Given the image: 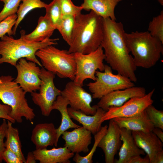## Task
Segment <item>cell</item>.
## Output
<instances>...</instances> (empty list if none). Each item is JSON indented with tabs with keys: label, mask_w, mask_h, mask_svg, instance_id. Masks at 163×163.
<instances>
[{
	"label": "cell",
	"mask_w": 163,
	"mask_h": 163,
	"mask_svg": "<svg viewBox=\"0 0 163 163\" xmlns=\"http://www.w3.org/2000/svg\"><path fill=\"white\" fill-rule=\"evenodd\" d=\"M103 21L104 34L101 46L105 60L118 74L136 82L137 67L127 47L123 24L109 18H103Z\"/></svg>",
	"instance_id": "obj_1"
},
{
	"label": "cell",
	"mask_w": 163,
	"mask_h": 163,
	"mask_svg": "<svg viewBox=\"0 0 163 163\" xmlns=\"http://www.w3.org/2000/svg\"><path fill=\"white\" fill-rule=\"evenodd\" d=\"M75 25L68 51L86 54L96 50L103 39V18L93 11L75 17Z\"/></svg>",
	"instance_id": "obj_2"
},
{
	"label": "cell",
	"mask_w": 163,
	"mask_h": 163,
	"mask_svg": "<svg viewBox=\"0 0 163 163\" xmlns=\"http://www.w3.org/2000/svg\"><path fill=\"white\" fill-rule=\"evenodd\" d=\"M25 33L24 30H22L20 31V37L18 39L6 35L1 38L0 64L7 63L15 66L20 59L25 58L27 60L43 67L36 58V52L48 46L57 44L59 39L49 38L39 42H31L25 38Z\"/></svg>",
	"instance_id": "obj_3"
},
{
	"label": "cell",
	"mask_w": 163,
	"mask_h": 163,
	"mask_svg": "<svg viewBox=\"0 0 163 163\" xmlns=\"http://www.w3.org/2000/svg\"><path fill=\"white\" fill-rule=\"evenodd\" d=\"M129 50L137 67L149 69L154 66L163 54V43L148 31L126 33Z\"/></svg>",
	"instance_id": "obj_4"
},
{
	"label": "cell",
	"mask_w": 163,
	"mask_h": 163,
	"mask_svg": "<svg viewBox=\"0 0 163 163\" xmlns=\"http://www.w3.org/2000/svg\"><path fill=\"white\" fill-rule=\"evenodd\" d=\"M26 93L11 76H0V99L11 107L10 117L19 123L23 117L33 124L35 115L28 104Z\"/></svg>",
	"instance_id": "obj_5"
},
{
	"label": "cell",
	"mask_w": 163,
	"mask_h": 163,
	"mask_svg": "<svg viewBox=\"0 0 163 163\" xmlns=\"http://www.w3.org/2000/svg\"><path fill=\"white\" fill-rule=\"evenodd\" d=\"M35 55L40 59L42 66L47 70L60 78L74 80L76 72L74 53L50 45L38 50Z\"/></svg>",
	"instance_id": "obj_6"
},
{
	"label": "cell",
	"mask_w": 163,
	"mask_h": 163,
	"mask_svg": "<svg viewBox=\"0 0 163 163\" xmlns=\"http://www.w3.org/2000/svg\"><path fill=\"white\" fill-rule=\"evenodd\" d=\"M95 76V81L86 85L94 99H100L113 91L135 86L128 78L118 73L113 74L111 67L107 65H105L104 71L97 70Z\"/></svg>",
	"instance_id": "obj_7"
},
{
	"label": "cell",
	"mask_w": 163,
	"mask_h": 163,
	"mask_svg": "<svg viewBox=\"0 0 163 163\" xmlns=\"http://www.w3.org/2000/svg\"><path fill=\"white\" fill-rule=\"evenodd\" d=\"M76 72L74 82L83 86L87 79L94 81L96 79L95 72L97 70L104 71L105 65L103 61L105 56L103 48L100 46L95 50L86 54L75 53Z\"/></svg>",
	"instance_id": "obj_8"
},
{
	"label": "cell",
	"mask_w": 163,
	"mask_h": 163,
	"mask_svg": "<svg viewBox=\"0 0 163 163\" xmlns=\"http://www.w3.org/2000/svg\"><path fill=\"white\" fill-rule=\"evenodd\" d=\"M55 75L43 67L40 70V77L41 83L39 92L31 93L35 104L40 107L42 115L48 117L52 110V107L57 97L61 95V91L57 88L54 83Z\"/></svg>",
	"instance_id": "obj_9"
},
{
	"label": "cell",
	"mask_w": 163,
	"mask_h": 163,
	"mask_svg": "<svg viewBox=\"0 0 163 163\" xmlns=\"http://www.w3.org/2000/svg\"><path fill=\"white\" fill-rule=\"evenodd\" d=\"M155 91L154 88L143 97L131 98L121 106L110 107L101 117L100 122L102 123L116 117H130L140 113L153 103L152 97Z\"/></svg>",
	"instance_id": "obj_10"
},
{
	"label": "cell",
	"mask_w": 163,
	"mask_h": 163,
	"mask_svg": "<svg viewBox=\"0 0 163 163\" xmlns=\"http://www.w3.org/2000/svg\"><path fill=\"white\" fill-rule=\"evenodd\" d=\"M67 100L70 107L79 110L88 115H93L98 107L97 105L91 106L92 97L82 86L77 85L72 81L68 82L61 95Z\"/></svg>",
	"instance_id": "obj_11"
},
{
	"label": "cell",
	"mask_w": 163,
	"mask_h": 163,
	"mask_svg": "<svg viewBox=\"0 0 163 163\" xmlns=\"http://www.w3.org/2000/svg\"><path fill=\"white\" fill-rule=\"evenodd\" d=\"M34 62L21 58L15 66L17 75L14 81L26 93L39 90L41 83L40 77L41 69Z\"/></svg>",
	"instance_id": "obj_12"
},
{
	"label": "cell",
	"mask_w": 163,
	"mask_h": 163,
	"mask_svg": "<svg viewBox=\"0 0 163 163\" xmlns=\"http://www.w3.org/2000/svg\"><path fill=\"white\" fill-rule=\"evenodd\" d=\"M110 120L107 132L97 146L104 153L106 163L114 162L115 155L122 145L120 128L113 119Z\"/></svg>",
	"instance_id": "obj_13"
},
{
	"label": "cell",
	"mask_w": 163,
	"mask_h": 163,
	"mask_svg": "<svg viewBox=\"0 0 163 163\" xmlns=\"http://www.w3.org/2000/svg\"><path fill=\"white\" fill-rule=\"evenodd\" d=\"M146 93V90L144 87L135 86L117 90L102 97L97 105L107 111L111 107L121 106L131 98L143 97Z\"/></svg>",
	"instance_id": "obj_14"
},
{
	"label": "cell",
	"mask_w": 163,
	"mask_h": 163,
	"mask_svg": "<svg viewBox=\"0 0 163 163\" xmlns=\"http://www.w3.org/2000/svg\"><path fill=\"white\" fill-rule=\"evenodd\" d=\"M65 141L64 146L71 152L88 153V146L91 143V133L83 126L75 128L71 131H66L62 134Z\"/></svg>",
	"instance_id": "obj_15"
},
{
	"label": "cell",
	"mask_w": 163,
	"mask_h": 163,
	"mask_svg": "<svg viewBox=\"0 0 163 163\" xmlns=\"http://www.w3.org/2000/svg\"><path fill=\"white\" fill-rule=\"evenodd\" d=\"M31 140L36 149H47L49 146H57V132L52 123L37 124L32 131Z\"/></svg>",
	"instance_id": "obj_16"
},
{
	"label": "cell",
	"mask_w": 163,
	"mask_h": 163,
	"mask_svg": "<svg viewBox=\"0 0 163 163\" xmlns=\"http://www.w3.org/2000/svg\"><path fill=\"white\" fill-rule=\"evenodd\" d=\"M132 133L137 145L147 154L150 163H154L157 153L163 150V142L152 131H132Z\"/></svg>",
	"instance_id": "obj_17"
},
{
	"label": "cell",
	"mask_w": 163,
	"mask_h": 163,
	"mask_svg": "<svg viewBox=\"0 0 163 163\" xmlns=\"http://www.w3.org/2000/svg\"><path fill=\"white\" fill-rule=\"evenodd\" d=\"M120 138L123 143L119 149V158L116 163H127L132 157L145 155V152L136 144L132 131L122 128H120Z\"/></svg>",
	"instance_id": "obj_18"
},
{
	"label": "cell",
	"mask_w": 163,
	"mask_h": 163,
	"mask_svg": "<svg viewBox=\"0 0 163 163\" xmlns=\"http://www.w3.org/2000/svg\"><path fill=\"white\" fill-rule=\"evenodd\" d=\"M36 160L40 163H70L74 153L66 147L36 149L33 152Z\"/></svg>",
	"instance_id": "obj_19"
},
{
	"label": "cell",
	"mask_w": 163,
	"mask_h": 163,
	"mask_svg": "<svg viewBox=\"0 0 163 163\" xmlns=\"http://www.w3.org/2000/svg\"><path fill=\"white\" fill-rule=\"evenodd\" d=\"M71 118L82 124L85 128L94 135L100 130L102 123L100 122L101 117L106 112L98 107L97 111L93 115H88L79 110H75L71 107L67 108Z\"/></svg>",
	"instance_id": "obj_20"
},
{
	"label": "cell",
	"mask_w": 163,
	"mask_h": 163,
	"mask_svg": "<svg viewBox=\"0 0 163 163\" xmlns=\"http://www.w3.org/2000/svg\"><path fill=\"white\" fill-rule=\"evenodd\" d=\"M113 119L121 128L132 131H152L154 126L149 120L145 110L140 113L129 117H116Z\"/></svg>",
	"instance_id": "obj_21"
},
{
	"label": "cell",
	"mask_w": 163,
	"mask_h": 163,
	"mask_svg": "<svg viewBox=\"0 0 163 163\" xmlns=\"http://www.w3.org/2000/svg\"><path fill=\"white\" fill-rule=\"evenodd\" d=\"M122 0H84L81 6L83 9L92 11L103 18H110L116 21L114 10Z\"/></svg>",
	"instance_id": "obj_22"
},
{
	"label": "cell",
	"mask_w": 163,
	"mask_h": 163,
	"mask_svg": "<svg viewBox=\"0 0 163 163\" xmlns=\"http://www.w3.org/2000/svg\"><path fill=\"white\" fill-rule=\"evenodd\" d=\"M69 105L68 101L61 95L58 96L52 106V110H58L61 116V121L59 127L56 129L57 142L63 133L70 128H76L81 126L75 123L72 120L67 110V106Z\"/></svg>",
	"instance_id": "obj_23"
},
{
	"label": "cell",
	"mask_w": 163,
	"mask_h": 163,
	"mask_svg": "<svg viewBox=\"0 0 163 163\" xmlns=\"http://www.w3.org/2000/svg\"><path fill=\"white\" fill-rule=\"evenodd\" d=\"M56 30L45 16L40 17L35 29L31 33L25 34V38L33 42H39L50 38Z\"/></svg>",
	"instance_id": "obj_24"
},
{
	"label": "cell",
	"mask_w": 163,
	"mask_h": 163,
	"mask_svg": "<svg viewBox=\"0 0 163 163\" xmlns=\"http://www.w3.org/2000/svg\"><path fill=\"white\" fill-rule=\"evenodd\" d=\"M7 122L8 126L5 136L6 139L4 142L5 147L16 153L23 163H25L26 159L22 151L18 130L13 127L11 122L7 120Z\"/></svg>",
	"instance_id": "obj_25"
},
{
	"label": "cell",
	"mask_w": 163,
	"mask_h": 163,
	"mask_svg": "<svg viewBox=\"0 0 163 163\" xmlns=\"http://www.w3.org/2000/svg\"><path fill=\"white\" fill-rule=\"evenodd\" d=\"M21 2L16 12L17 18L12 29L14 35L20 23L29 12L37 8H45L47 5L41 0H21Z\"/></svg>",
	"instance_id": "obj_26"
},
{
	"label": "cell",
	"mask_w": 163,
	"mask_h": 163,
	"mask_svg": "<svg viewBox=\"0 0 163 163\" xmlns=\"http://www.w3.org/2000/svg\"><path fill=\"white\" fill-rule=\"evenodd\" d=\"M75 25V17L65 15H62L61 22L57 29L64 40L69 46L72 43Z\"/></svg>",
	"instance_id": "obj_27"
},
{
	"label": "cell",
	"mask_w": 163,
	"mask_h": 163,
	"mask_svg": "<svg viewBox=\"0 0 163 163\" xmlns=\"http://www.w3.org/2000/svg\"><path fill=\"white\" fill-rule=\"evenodd\" d=\"M45 17L50 21L52 25L57 29L61 22L62 15L59 4L57 0H53L45 8Z\"/></svg>",
	"instance_id": "obj_28"
},
{
	"label": "cell",
	"mask_w": 163,
	"mask_h": 163,
	"mask_svg": "<svg viewBox=\"0 0 163 163\" xmlns=\"http://www.w3.org/2000/svg\"><path fill=\"white\" fill-rule=\"evenodd\" d=\"M108 126L106 125L102 126L99 131L94 134V143L93 145L88 154L86 155L82 156H81L79 153H75L74 155L73 160L76 163H92V158L98 145L103 136L106 133Z\"/></svg>",
	"instance_id": "obj_29"
},
{
	"label": "cell",
	"mask_w": 163,
	"mask_h": 163,
	"mask_svg": "<svg viewBox=\"0 0 163 163\" xmlns=\"http://www.w3.org/2000/svg\"><path fill=\"white\" fill-rule=\"evenodd\" d=\"M148 31L153 37L160 40L163 43V11L153 18L149 25Z\"/></svg>",
	"instance_id": "obj_30"
},
{
	"label": "cell",
	"mask_w": 163,
	"mask_h": 163,
	"mask_svg": "<svg viewBox=\"0 0 163 163\" xmlns=\"http://www.w3.org/2000/svg\"><path fill=\"white\" fill-rule=\"evenodd\" d=\"M148 117L154 127L163 130V111L156 109L152 104L145 109Z\"/></svg>",
	"instance_id": "obj_31"
},
{
	"label": "cell",
	"mask_w": 163,
	"mask_h": 163,
	"mask_svg": "<svg viewBox=\"0 0 163 163\" xmlns=\"http://www.w3.org/2000/svg\"><path fill=\"white\" fill-rule=\"evenodd\" d=\"M4 3L0 12V22L8 16L16 13L21 0H0Z\"/></svg>",
	"instance_id": "obj_32"
},
{
	"label": "cell",
	"mask_w": 163,
	"mask_h": 163,
	"mask_svg": "<svg viewBox=\"0 0 163 163\" xmlns=\"http://www.w3.org/2000/svg\"><path fill=\"white\" fill-rule=\"evenodd\" d=\"M62 15H69L75 17L81 13L83 10L81 6H77L74 4L71 0H57Z\"/></svg>",
	"instance_id": "obj_33"
},
{
	"label": "cell",
	"mask_w": 163,
	"mask_h": 163,
	"mask_svg": "<svg viewBox=\"0 0 163 163\" xmlns=\"http://www.w3.org/2000/svg\"><path fill=\"white\" fill-rule=\"evenodd\" d=\"M17 18L16 13L10 15L0 22V37L7 34L8 36L13 35L12 27L15 25Z\"/></svg>",
	"instance_id": "obj_34"
},
{
	"label": "cell",
	"mask_w": 163,
	"mask_h": 163,
	"mask_svg": "<svg viewBox=\"0 0 163 163\" xmlns=\"http://www.w3.org/2000/svg\"><path fill=\"white\" fill-rule=\"evenodd\" d=\"M3 160L7 163H23L20 157L15 153L5 148L2 155Z\"/></svg>",
	"instance_id": "obj_35"
},
{
	"label": "cell",
	"mask_w": 163,
	"mask_h": 163,
	"mask_svg": "<svg viewBox=\"0 0 163 163\" xmlns=\"http://www.w3.org/2000/svg\"><path fill=\"white\" fill-rule=\"evenodd\" d=\"M7 126L6 120L3 119V122L0 125V163L2 161V155L5 149L4 139L5 138Z\"/></svg>",
	"instance_id": "obj_36"
},
{
	"label": "cell",
	"mask_w": 163,
	"mask_h": 163,
	"mask_svg": "<svg viewBox=\"0 0 163 163\" xmlns=\"http://www.w3.org/2000/svg\"><path fill=\"white\" fill-rule=\"evenodd\" d=\"M0 100V118L5 119L14 123L16 121L10 116L11 110V107L7 104H1Z\"/></svg>",
	"instance_id": "obj_37"
},
{
	"label": "cell",
	"mask_w": 163,
	"mask_h": 163,
	"mask_svg": "<svg viewBox=\"0 0 163 163\" xmlns=\"http://www.w3.org/2000/svg\"><path fill=\"white\" fill-rule=\"evenodd\" d=\"M127 163H150V162L149 157L147 155L143 158L140 155L134 156L129 160Z\"/></svg>",
	"instance_id": "obj_38"
},
{
	"label": "cell",
	"mask_w": 163,
	"mask_h": 163,
	"mask_svg": "<svg viewBox=\"0 0 163 163\" xmlns=\"http://www.w3.org/2000/svg\"><path fill=\"white\" fill-rule=\"evenodd\" d=\"M163 130L159 128L154 127L152 131L162 142H163Z\"/></svg>",
	"instance_id": "obj_39"
},
{
	"label": "cell",
	"mask_w": 163,
	"mask_h": 163,
	"mask_svg": "<svg viewBox=\"0 0 163 163\" xmlns=\"http://www.w3.org/2000/svg\"><path fill=\"white\" fill-rule=\"evenodd\" d=\"M36 161L33 152H28L25 163H35Z\"/></svg>",
	"instance_id": "obj_40"
},
{
	"label": "cell",
	"mask_w": 163,
	"mask_h": 163,
	"mask_svg": "<svg viewBox=\"0 0 163 163\" xmlns=\"http://www.w3.org/2000/svg\"><path fill=\"white\" fill-rule=\"evenodd\" d=\"M163 163V150L158 152L156 154L154 163Z\"/></svg>",
	"instance_id": "obj_41"
},
{
	"label": "cell",
	"mask_w": 163,
	"mask_h": 163,
	"mask_svg": "<svg viewBox=\"0 0 163 163\" xmlns=\"http://www.w3.org/2000/svg\"><path fill=\"white\" fill-rule=\"evenodd\" d=\"M158 1L161 5H163V0H158Z\"/></svg>",
	"instance_id": "obj_42"
},
{
	"label": "cell",
	"mask_w": 163,
	"mask_h": 163,
	"mask_svg": "<svg viewBox=\"0 0 163 163\" xmlns=\"http://www.w3.org/2000/svg\"><path fill=\"white\" fill-rule=\"evenodd\" d=\"M0 57H1V56H0Z\"/></svg>",
	"instance_id": "obj_43"
}]
</instances>
